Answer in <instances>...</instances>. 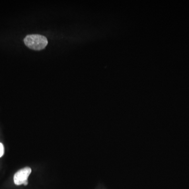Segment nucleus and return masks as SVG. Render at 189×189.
I'll return each mask as SVG.
<instances>
[{
	"mask_svg": "<svg viewBox=\"0 0 189 189\" xmlns=\"http://www.w3.org/2000/svg\"><path fill=\"white\" fill-rule=\"evenodd\" d=\"M4 153V146L2 143H0V158L2 157Z\"/></svg>",
	"mask_w": 189,
	"mask_h": 189,
	"instance_id": "obj_3",
	"label": "nucleus"
},
{
	"mask_svg": "<svg viewBox=\"0 0 189 189\" xmlns=\"http://www.w3.org/2000/svg\"><path fill=\"white\" fill-rule=\"evenodd\" d=\"M31 169L29 167H25L17 171L14 176V181L16 185L24 184L28 181V178L31 174Z\"/></svg>",
	"mask_w": 189,
	"mask_h": 189,
	"instance_id": "obj_2",
	"label": "nucleus"
},
{
	"mask_svg": "<svg viewBox=\"0 0 189 189\" xmlns=\"http://www.w3.org/2000/svg\"><path fill=\"white\" fill-rule=\"evenodd\" d=\"M24 42L29 48L35 51L44 49L48 44L47 38L43 35L39 34L27 35L25 37Z\"/></svg>",
	"mask_w": 189,
	"mask_h": 189,
	"instance_id": "obj_1",
	"label": "nucleus"
}]
</instances>
